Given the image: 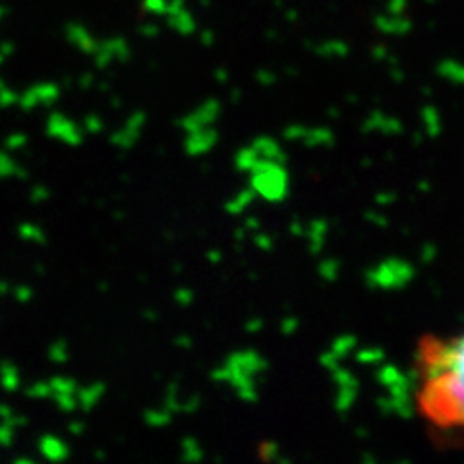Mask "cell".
Segmentation results:
<instances>
[{"label":"cell","instance_id":"26","mask_svg":"<svg viewBox=\"0 0 464 464\" xmlns=\"http://www.w3.org/2000/svg\"><path fill=\"white\" fill-rule=\"evenodd\" d=\"M259 457L264 459V460H267V462L279 460V459H281V457H279V445L273 443V441L261 443V447H259Z\"/></svg>","mask_w":464,"mask_h":464},{"label":"cell","instance_id":"9","mask_svg":"<svg viewBox=\"0 0 464 464\" xmlns=\"http://www.w3.org/2000/svg\"><path fill=\"white\" fill-rule=\"evenodd\" d=\"M39 453L43 459H47L51 462H63L68 460L70 457V447L64 440L58 438V435L45 433L41 435L39 440Z\"/></svg>","mask_w":464,"mask_h":464},{"label":"cell","instance_id":"35","mask_svg":"<svg viewBox=\"0 0 464 464\" xmlns=\"http://www.w3.org/2000/svg\"><path fill=\"white\" fill-rule=\"evenodd\" d=\"M264 317H252V319H248V322H246V325H244V329L248 331V333H259L261 329H264Z\"/></svg>","mask_w":464,"mask_h":464},{"label":"cell","instance_id":"32","mask_svg":"<svg viewBox=\"0 0 464 464\" xmlns=\"http://www.w3.org/2000/svg\"><path fill=\"white\" fill-rule=\"evenodd\" d=\"M20 101V97L14 93V92H10L8 87H0V107L3 109H8V107H12V105H16Z\"/></svg>","mask_w":464,"mask_h":464},{"label":"cell","instance_id":"28","mask_svg":"<svg viewBox=\"0 0 464 464\" xmlns=\"http://www.w3.org/2000/svg\"><path fill=\"white\" fill-rule=\"evenodd\" d=\"M103 121H101V116H97V114H87L85 116V121H83V130L85 132H90V134H99L101 130H103Z\"/></svg>","mask_w":464,"mask_h":464},{"label":"cell","instance_id":"16","mask_svg":"<svg viewBox=\"0 0 464 464\" xmlns=\"http://www.w3.org/2000/svg\"><path fill=\"white\" fill-rule=\"evenodd\" d=\"M180 459L184 462H201L203 460V449L196 438H184L180 441Z\"/></svg>","mask_w":464,"mask_h":464},{"label":"cell","instance_id":"23","mask_svg":"<svg viewBox=\"0 0 464 464\" xmlns=\"http://www.w3.org/2000/svg\"><path fill=\"white\" fill-rule=\"evenodd\" d=\"M25 395L32 399H37V401H45V399L53 397V387L49 382H39V383H34L32 387H27Z\"/></svg>","mask_w":464,"mask_h":464},{"label":"cell","instance_id":"38","mask_svg":"<svg viewBox=\"0 0 464 464\" xmlns=\"http://www.w3.org/2000/svg\"><path fill=\"white\" fill-rule=\"evenodd\" d=\"M14 416V411L10 409L8 404L0 402V422H8V420Z\"/></svg>","mask_w":464,"mask_h":464},{"label":"cell","instance_id":"44","mask_svg":"<svg viewBox=\"0 0 464 464\" xmlns=\"http://www.w3.org/2000/svg\"><path fill=\"white\" fill-rule=\"evenodd\" d=\"M295 322H293V319H286V322L283 324V333H290V331H293L295 329Z\"/></svg>","mask_w":464,"mask_h":464},{"label":"cell","instance_id":"19","mask_svg":"<svg viewBox=\"0 0 464 464\" xmlns=\"http://www.w3.org/2000/svg\"><path fill=\"white\" fill-rule=\"evenodd\" d=\"M172 416H174V412H170L167 406H163V409L145 411L143 420H145V424L151 426V428H165L172 422Z\"/></svg>","mask_w":464,"mask_h":464},{"label":"cell","instance_id":"43","mask_svg":"<svg viewBox=\"0 0 464 464\" xmlns=\"http://www.w3.org/2000/svg\"><path fill=\"white\" fill-rule=\"evenodd\" d=\"M12 462H14V464H34L35 460H34L32 457H16Z\"/></svg>","mask_w":464,"mask_h":464},{"label":"cell","instance_id":"6","mask_svg":"<svg viewBox=\"0 0 464 464\" xmlns=\"http://www.w3.org/2000/svg\"><path fill=\"white\" fill-rule=\"evenodd\" d=\"M219 114H221L219 101H217V99H208L206 103H203L201 107H198L194 112L184 116V119L180 121V128L186 130L188 134L198 132V130H201V128L213 126L215 121L219 119Z\"/></svg>","mask_w":464,"mask_h":464},{"label":"cell","instance_id":"1","mask_svg":"<svg viewBox=\"0 0 464 464\" xmlns=\"http://www.w3.org/2000/svg\"><path fill=\"white\" fill-rule=\"evenodd\" d=\"M416 406L433 433L464 441V331L418 341Z\"/></svg>","mask_w":464,"mask_h":464},{"label":"cell","instance_id":"34","mask_svg":"<svg viewBox=\"0 0 464 464\" xmlns=\"http://www.w3.org/2000/svg\"><path fill=\"white\" fill-rule=\"evenodd\" d=\"M199 404H201V397H198V395H192L190 399H186V401H182V414H194L198 409H199Z\"/></svg>","mask_w":464,"mask_h":464},{"label":"cell","instance_id":"10","mask_svg":"<svg viewBox=\"0 0 464 464\" xmlns=\"http://www.w3.org/2000/svg\"><path fill=\"white\" fill-rule=\"evenodd\" d=\"M230 364H235L238 368H242L244 372H248L256 377L264 375V372L267 370V362L266 358L261 356L259 353L256 351H240V353H232L228 358H227Z\"/></svg>","mask_w":464,"mask_h":464},{"label":"cell","instance_id":"4","mask_svg":"<svg viewBox=\"0 0 464 464\" xmlns=\"http://www.w3.org/2000/svg\"><path fill=\"white\" fill-rule=\"evenodd\" d=\"M47 134L56 140L63 141L70 148H78V145L83 143V132L85 130L82 126H78L74 121H70L66 114L63 112H51L47 119Z\"/></svg>","mask_w":464,"mask_h":464},{"label":"cell","instance_id":"14","mask_svg":"<svg viewBox=\"0 0 464 464\" xmlns=\"http://www.w3.org/2000/svg\"><path fill=\"white\" fill-rule=\"evenodd\" d=\"M0 385H3L8 393H16L22 387L20 370L16 368V364H12L10 360H5L3 364H0Z\"/></svg>","mask_w":464,"mask_h":464},{"label":"cell","instance_id":"8","mask_svg":"<svg viewBox=\"0 0 464 464\" xmlns=\"http://www.w3.org/2000/svg\"><path fill=\"white\" fill-rule=\"evenodd\" d=\"M217 141H219V132H217L213 126H208V128L198 130V132L188 134L184 150L188 155L199 157V155L209 153L217 145Z\"/></svg>","mask_w":464,"mask_h":464},{"label":"cell","instance_id":"36","mask_svg":"<svg viewBox=\"0 0 464 464\" xmlns=\"http://www.w3.org/2000/svg\"><path fill=\"white\" fill-rule=\"evenodd\" d=\"M83 431H85V424L82 422V420H72V422L68 424V433L70 435H83Z\"/></svg>","mask_w":464,"mask_h":464},{"label":"cell","instance_id":"37","mask_svg":"<svg viewBox=\"0 0 464 464\" xmlns=\"http://www.w3.org/2000/svg\"><path fill=\"white\" fill-rule=\"evenodd\" d=\"M244 227L248 228L250 232H257V230H261V223H259L257 217H246Z\"/></svg>","mask_w":464,"mask_h":464},{"label":"cell","instance_id":"41","mask_svg":"<svg viewBox=\"0 0 464 464\" xmlns=\"http://www.w3.org/2000/svg\"><path fill=\"white\" fill-rule=\"evenodd\" d=\"M248 232H250V230L246 228L244 225H242L240 228H237V232H235V238H237V242H242V240L246 238V235H248Z\"/></svg>","mask_w":464,"mask_h":464},{"label":"cell","instance_id":"31","mask_svg":"<svg viewBox=\"0 0 464 464\" xmlns=\"http://www.w3.org/2000/svg\"><path fill=\"white\" fill-rule=\"evenodd\" d=\"M174 302H177L180 308L190 306V304L194 302V293L190 288H179L177 293H174Z\"/></svg>","mask_w":464,"mask_h":464},{"label":"cell","instance_id":"27","mask_svg":"<svg viewBox=\"0 0 464 464\" xmlns=\"http://www.w3.org/2000/svg\"><path fill=\"white\" fill-rule=\"evenodd\" d=\"M12 296L16 298V302H20V304H27L34 300V288L27 285H18L12 288Z\"/></svg>","mask_w":464,"mask_h":464},{"label":"cell","instance_id":"2","mask_svg":"<svg viewBox=\"0 0 464 464\" xmlns=\"http://www.w3.org/2000/svg\"><path fill=\"white\" fill-rule=\"evenodd\" d=\"M250 186L257 198L269 203H281L288 194V172L283 163H273L259 159V163L250 172Z\"/></svg>","mask_w":464,"mask_h":464},{"label":"cell","instance_id":"5","mask_svg":"<svg viewBox=\"0 0 464 464\" xmlns=\"http://www.w3.org/2000/svg\"><path fill=\"white\" fill-rule=\"evenodd\" d=\"M145 122H148V116H145V112L143 111H134L132 114L128 116L126 124L116 130V132L111 136V143L116 145V148L122 150V151L132 150L140 140V134H141Z\"/></svg>","mask_w":464,"mask_h":464},{"label":"cell","instance_id":"7","mask_svg":"<svg viewBox=\"0 0 464 464\" xmlns=\"http://www.w3.org/2000/svg\"><path fill=\"white\" fill-rule=\"evenodd\" d=\"M61 97V90L54 83H37L34 85L32 90H27L20 101L18 105L22 107V111L29 112L35 111L37 107H51L56 103V99Z\"/></svg>","mask_w":464,"mask_h":464},{"label":"cell","instance_id":"18","mask_svg":"<svg viewBox=\"0 0 464 464\" xmlns=\"http://www.w3.org/2000/svg\"><path fill=\"white\" fill-rule=\"evenodd\" d=\"M14 177L25 179L27 174L24 167H20L16 161H14L8 153L0 151V179H14Z\"/></svg>","mask_w":464,"mask_h":464},{"label":"cell","instance_id":"20","mask_svg":"<svg viewBox=\"0 0 464 464\" xmlns=\"http://www.w3.org/2000/svg\"><path fill=\"white\" fill-rule=\"evenodd\" d=\"M51 387H53V395L54 393H78L80 385L74 380V377H68V375H54L49 380Z\"/></svg>","mask_w":464,"mask_h":464},{"label":"cell","instance_id":"17","mask_svg":"<svg viewBox=\"0 0 464 464\" xmlns=\"http://www.w3.org/2000/svg\"><path fill=\"white\" fill-rule=\"evenodd\" d=\"M18 237L25 242H32V244H39V246H45L47 244V235L45 230L41 227H37L35 223H22L18 227Z\"/></svg>","mask_w":464,"mask_h":464},{"label":"cell","instance_id":"24","mask_svg":"<svg viewBox=\"0 0 464 464\" xmlns=\"http://www.w3.org/2000/svg\"><path fill=\"white\" fill-rule=\"evenodd\" d=\"M163 406H167V409L174 414L182 411V401L179 397V385L177 383H172V385L167 387V395H165V404Z\"/></svg>","mask_w":464,"mask_h":464},{"label":"cell","instance_id":"30","mask_svg":"<svg viewBox=\"0 0 464 464\" xmlns=\"http://www.w3.org/2000/svg\"><path fill=\"white\" fill-rule=\"evenodd\" d=\"M254 244L256 248L261 250V252H269L273 248V238L267 235V232H261L257 230L254 235Z\"/></svg>","mask_w":464,"mask_h":464},{"label":"cell","instance_id":"15","mask_svg":"<svg viewBox=\"0 0 464 464\" xmlns=\"http://www.w3.org/2000/svg\"><path fill=\"white\" fill-rule=\"evenodd\" d=\"M259 153L256 151L254 145H248V148H242L237 157H235V165L240 172H252L254 167L259 163Z\"/></svg>","mask_w":464,"mask_h":464},{"label":"cell","instance_id":"29","mask_svg":"<svg viewBox=\"0 0 464 464\" xmlns=\"http://www.w3.org/2000/svg\"><path fill=\"white\" fill-rule=\"evenodd\" d=\"M25 143H27V136H25V134H22V132H18V134H10V136L6 138V141H5V145H6V150H8V151H18V150L25 148Z\"/></svg>","mask_w":464,"mask_h":464},{"label":"cell","instance_id":"11","mask_svg":"<svg viewBox=\"0 0 464 464\" xmlns=\"http://www.w3.org/2000/svg\"><path fill=\"white\" fill-rule=\"evenodd\" d=\"M107 393V385L105 383H92L87 387H80L78 391V401H80V411L83 412H92L95 406L101 402V399Z\"/></svg>","mask_w":464,"mask_h":464},{"label":"cell","instance_id":"42","mask_svg":"<svg viewBox=\"0 0 464 464\" xmlns=\"http://www.w3.org/2000/svg\"><path fill=\"white\" fill-rule=\"evenodd\" d=\"M6 295H12L10 283L8 281H0V296H6Z\"/></svg>","mask_w":464,"mask_h":464},{"label":"cell","instance_id":"40","mask_svg":"<svg viewBox=\"0 0 464 464\" xmlns=\"http://www.w3.org/2000/svg\"><path fill=\"white\" fill-rule=\"evenodd\" d=\"M177 346H182V348H192V339L186 337V335H180L177 339Z\"/></svg>","mask_w":464,"mask_h":464},{"label":"cell","instance_id":"12","mask_svg":"<svg viewBox=\"0 0 464 464\" xmlns=\"http://www.w3.org/2000/svg\"><path fill=\"white\" fill-rule=\"evenodd\" d=\"M252 145H254L256 151L259 153V157H261V159H266V161L283 163V165H285V161H286L285 151L281 150V145H279L277 141H275L273 138H269V136H261V138H257Z\"/></svg>","mask_w":464,"mask_h":464},{"label":"cell","instance_id":"3","mask_svg":"<svg viewBox=\"0 0 464 464\" xmlns=\"http://www.w3.org/2000/svg\"><path fill=\"white\" fill-rule=\"evenodd\" d=\"M211 377L215 382L219 383H227L232 389L237 391V395L242 402L254 404L259 399V391H257V377L244 372L242 368L230 364L228 360H225V364L221 368H217Z\"/></svg>","mask_w":464,"mask_h":464},{"label":"cell","instance_id":"21","mask_svg":"<svg viewBox=\"0 0 464 464\" xmlns=\"http://www.w3.org/2000/svg\"><path fill=\"white\" fill-rule=\"evenodd\" d=\"M51 399L58 406V411H63L64 414H72L80 409L78 393H54Z\"/></svg>","mask_w":464,"mask_h":464},{"label":"cell","instance_id":"33","mask_svg":"<svg viewBox=\"0 0 464 464\" xmlns=\"http://www.w3.org/2000/svg\"><path fill=\"white\" fill-rule=\"evenodd\" d=\"M49 198H51V192L47 190V186H43V184L34 186L32 192H29V199H32V203H43Z\"/></svg>","mask_w":464,"mask_h":464},{"label":"cell","instance_id":"22","mask_svg":"<svg viewBox=\"0 0 464 464\" xmlns=\"http://www.w3.org/2000/svg\"><path fill=\"white\" fill-rule=\"evenodd\" d=\"M68 356H70V351H68V343L66 341H54L51 346H49V360L53 362V364H66L68 362Z\"/></svg>","mask_w":464,"mask_h":464},{"label":"cell","instance_id":"25","mask_svg":"<svg viewBox=\"0 0 464 464\" xmlns=\"http://www.w3.org/2000/svg\"><path fill=\"white\" fill-rule=\"evenodd\" d=\"M16 441V426L10 422H0V447L10 449Z\"/></svg>","mask_w":464,"mask_h":464},{"label":"cell","instance_id":"13","mask_svg":"<svg viewBox=\"0 0 464 464\" xmlns=\"http://www.w3.org/2000/svg\"><path fill=\"white\" fill-rule=\"evenodd\" d=\"M256 198H257V194H256V190H254L252 186L244 188V190H240L235 198L228 199V201L225 203V211H227L228 215H232V217L244 215L246 209H248V208L252 206Z\"/></svg>","mask_w":464,"mask_h":464},{"label":"cell","instance_id":"39","mask_svg":"<svg viewBox=\"0 0 464 464\" xmlns=\"http://www.w3.org/2000/svg\"><path fill=\"white\" fill-rule=\"evenodd\" d=\"M221 252H217V250H211V252H208V259H209V264H219V261H221Z\"/></svg>","mask_w":464,"mask_h":464}]
</instances>
